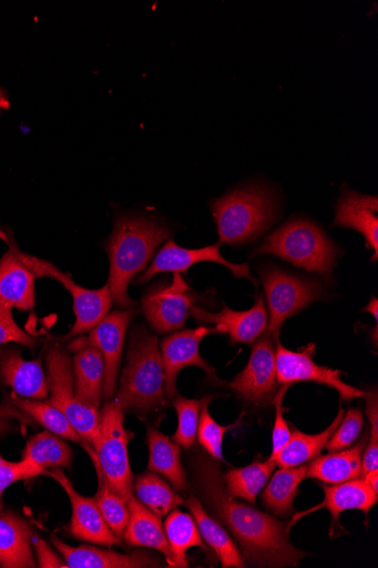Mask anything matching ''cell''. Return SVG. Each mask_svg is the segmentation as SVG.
Masks as SVG:
<instances>
[{
	"mask_svg": "<svg viewBox=\"0 0 378 568\" xmlns=\"http://www.w3.org/2000/svg\"><path fill=\"white\" fill-rule=\"evenodd\" d=\"M366 445L367 436H364L354 446L315 457L307 466L306 478L327 485H338L360 478Z\"/></svg>",
	"mask_w": 378,
	"mask_h": 568,
	"instance_id": "23",
	"label": "cell"
},
{
	"mask_svg": "<svg viewBox=\"0 0 378 568\" xmlns=\"http://www.w3.org/2000/svg\"><path fill=\"white\" fill-rule=\"evenodd\" d=\"M324 490V500L293 516L288 523L289 530L305 516L319 509H328L333 516L331 537L337 530H344L340 526V515L343 511L358 509L365 514L376 505L378 494L375 493L362 478H357L338 485L320 484Z\"/></svg>",
	"mask_w": 378,
	"mask_h": 568,
	"instance_id": "18",
	"label": "cell"
},
{
	"mask_svg": "<svg viewBox=\"0 0 378 568\" xmlns=\"http://www.w3.org/2000/svg\"><path fill=\"white\" fill-rule=\"evenodd\" d=\"M280 387H282V389L279 392H277V394L273 400V403L276 406V422H275L274 435H273V439H274L273 440L274 442L273 454L269 457H272L275 460L278 457V455L282 453V450L285 448V446L288 444V442L292 437L290 427L288 426L287 420L285 419V416H284V413L286 410L284 408V398H285V395H286L287 390L289 389V387H287V386H280Z\"/></svg>",
	"mask_w": 378,
	"mask_h": 568,
	"instance_id": "42",
	"label": "cell"
},
{
	"mask_svg": "<svg viewBox=\"0 0 378 568\" xmlns=\"http://www.w3.org/2000/svg\"><path fill=\"white\" fill-rule=\"evenodd\" d=\"M334 226L351 229L364 235L367 246L378 256V199L347 190L336 206Z\"/></svg>",
	"mask_w": 378,
	"mask_h": 568,
	"instance_id": "21",
	"label": "cell"
},
{
	"mask_svg": "<svg viewBox=\"0 0 378 568\" xmlns=\"http://www.w3.org/2000/svg\"><path fill=\"white\" fill-rule=\"evenodd\" d=\"M24 426L33 427V420L14 405L10 396L7 397L0 403V437L19 433Z\"/></svg>",
	"mask_w": 378,
	"mask_h": 568,
	"instance_id": "43",
	"label": "cell"
},
{
	"mask_svg": "<svg viewBox=\"0 0 378 568\" xmlns=\"http://www.w3.org/2000/svg\"><path fill=\"white\" fill-rule=\"evenodd\" d=\"M31 545L37 554V566L42 568L61 567L69 568L64 558L55 552L49 545L39 537L31 535Z\"/></svg>",
	"mask_w": 378,
	"mask_h": 568,
	"instance_id": "44",
	"label": "cell"
},
{
	"mask_svg": "<svg viewBox=\"0 0 378 568\" xmlns=\"http://www.w3.org/2000/svg\"><path fill=\"white\" fill-rule=\"evenodd\" d=\"M217 462L195 453L192 458L193 484L212 518L226 527L238 542L246 566H298L308 554L292 544L288 523L231 496Z\"/></svg>",
	"mask_w": 378,
	"mask_h": 568,
	"instance_id": "1",
	"label": "cell"
},
{
	"mask_svg": "<svg viewBox=\"0 0 378 568\" xmlns=\"http://www.w3.org/2000/svg\"><path fill=\"white\" fill-rule=\"evenodd\" d=\"M150 458L147 469L164 476L177 491L187 490V474L182 463L181 446L168 436L149 427L146 433Z\"/></svg>",
	"mask_w": 378,
	"mask_h": 568,
	"instance_id": "26",
	"label": "cell"
},
{
	"mask_svg": "<svg viewBox=\"0 0 378 568\" xmlns=\"http://www.w3.org/2000/svg\"><path fill=\"white\" fill-rule=\"evenodd\" d=\"M10 397L14 405L27 413L34 423L41 425L52 434L82 446L89 454L91 460L96 457L94 450L78 434L62 410L52 406L47 400L22 398L14 393L11 394Z\"/></svg>",
	"mask_w": 378,
	"mask_h": 568,
	"instance_id": "30",
	"label": "cell"
},
{
	"mask_svg": "<svg viewBox=\"0 0 378 568\" xmlns=\"http://www.w3.org/2000/svg\"><path fill=\"white\" fill-rule=\"evenodd\" d=\"M10 108H11V102L8 97V92L6 89L0 87V115H2L3 112L10 110Z\"/></svg>",
	"mask_w": 378,
	"mask_h": 568,
	"instance_id": "48",
	"label": "cell"
},
{
	"mask_svg": "<svg viewBox=\"0 0 378 568\" xmlns=\"http://www.w3.org/2000/svg\"><path fill=\"white\" fill-rule=\"evenodd\" d=\"M99 413L98 434L93 443L96 457L92 463L108 485L127 501L134 494V477L129 456L125 412L114 400H108Z\"/></svg>",
	"mask_w": 378,
	"mask_h": 568,
	"instance_id": "6",
	"label": "cell"
},
{
	"mask_svg": "<svg viewBox=\"0 0 378 568\" xmlns=\"http://www.w3.org/2000/svg\"><path fill=\"white\" fill-rule=\"evenodd\" d=\"M185 504L196 523L202 539L217 555L223 567H246L243 555L234 540L224 527L207 514L202 501L195 496H191Z\"/></svg>",
	"mask_w": 378,
	"mask_h": 568,
	"instance_id": "28",
	"label": "cell"
},
{
	"mask_svg": "<svg viewBox=\"0 0 378 568\" xmlns=\"http://www.w3.org/2000/svg\"><path fill=\"white\" fill-rule=\"evenodd\" d=\"M200 263H215L221 264L228 268L237 278H246L251 281L256 287L257 282L251 276V271L247 264L235 265L225 260L221 253V244H213L202 248H185L178 246L173 240H170L157 252L154 261L136 281V285L147 283L157 274L162 273H178L187 274V271Z\"/></svg>",
	"mask_w": 378,
	"mask_h": 568,
	"instance_id": "15",
	"label": "cell"
},
{
	"mask_svg": "<svg viewBox=\"0 0 378 568\" xmlns=\"http://www.w3.org/2000/svg\"><path fill=\"white\" fill-rule=\"evenodd\" d=\"M45 373L49 385V397L45 400L64 413L78 434L94 450L100 409L85 406L78 399L72 357L67 348L53 345L47 351Z\"/></svg>",
	"mask_w": 378,
	"mask_h": 568,
	"instance_id": "7",
	"label": "cell"
},
{
	"mask_svg": "<svg viewBox=\"0 0 378 568\" xmlns=\"http://www.w3.org/2000/svg\"><path fill=\"white\" fill-rule=\"evenodd\" d=\"M366 313H369L374 316L375 321H378V303L377 298H371L367 307L365 308Z\"/></svg>",
	"mask_w": 378,
	"mask_h": 568,
	"instance_id": "49",
	"label": "cell"
},
{
	"mask_svg": "<svg viewBox=\"0 0 378 568\" xmlns=\"http://www.w3.org/2000/svg\"><path fill=\"white\" fill-rule=\"evenodd\" d=\"M43 471L27 459L10 462L0 454V515L6 514L3 505L4 491L16 483L42 476Z\"/></svg>",
	"mask_w": 378,
	"mask_h": 568,
	"instance_id": "39",
	"label": "cell"
},
{
	"mask_svg": "<svg viewBox=\"0 0 378 568\" xmlns=\"http://www.w3.org/2000/svg\"><path fill=\"white\" fill-rule=\"evenodd\" d=\"M22 459L42 470H71L74 452L64 438L45 430L29 438Z\"/></svg>",
	"mask_w": 378,
	"mask_h": 568,
	"instance_id": "31",
	"label": "cell"
},
{
	"mask_svg": "<svg viewBox=\"0 0 378 568\" xmlns=\"http://www.w3.org/2000/svg\"><path fill=\"white\" fill-rule=\"evenodd\" d=\"M277 468V462L269 457L264 462L255 460L249 466L229 470L223 476L228 494L255 505Z\"/></svg>",
	"mask_w": 378,
	"mask_h": 568,
	"instance_id": "34",
	"label": "cell"
},
{
	"mask_svg": "<svg viewBox=\"0 0 378 568\" xmlns=\"http://www.w3.org/2000/svg\"><path fill=\"white\" fill-rule=\"evenodd\" d=\"M130 521L123 540L132 547L151 548L164 555L168 566L172 560L170 544L161 519L133 494L127 500Z\"/></svg>",
	"mask_w": 378,
	"mask_h": 568,
	"instance_id": "24",
	"label": "cell"
},
{
	"mask_svg": "<svg viewBox=\"0 0 378 568\" xmlns=\"http://www.w3.org/2000/svg\"><path fill=\"white\" fill-rule=\"evenodd\" d=\"M0 236H3L6 241L8 240V237L2 232H0Z\"/></svg>",
	"mask_w": 378,
	"mask_h": 568,
	"instance_id": "50",
	"label": "cell"
},
{
	"mask_svg": "<svg viewBox=\"0 0 378 568\" xmlns=\"http://www.w3.org/2000/svg\"><path fill=\"white\" fill-rule=\"evenodd\" d=\"M51 542L67 561L70 568H139L160 567L149 554L135 551L124 555L115 550L100 549L91 546L72 547L58 536L51 537Z\"/></svg>",
	"mask_w": 378,
	"mask_h": 568,
	"instance_id": "22",
	"label": "cell"
},
{
	"mask_svg": "<svg viewBox=\"0 0 378 568\" xmlns=\"http://www.w3.org/2000/svg\"><path fill=\"white\" fill-rule=\"evenodd\" d=\"M365 426L364 413L359 408H350L327 445L330 453L353 446L359 438Z\"/></svg>",
	"mask_w": 378,
	"mask_h": 568,
	"instance_id": "40",
	"label": "cell"
},
{
	"mask_svg": "<svg viewBox=\"0 0 378 568\" xmlns=\"http://www.w3.org/2000/svg\"><path fill=\"white\" fill-rule=\"evenodd\" d=\"M345 413V409L340 408L333 425L317 435H306L298 429H294L288 444L276 458L277 466L280 468H296L317 457L321 450L327 448L328 443L341 424Z\"/></svg>",
	"mask_w": 378,
	"mask_h": 568,
	"instance_id": "32",
	"label": "cell"
},
{
	"mask_svg": "<svg viewBox=\"0 0 378 568\" xmlns=\"http://www.w3.org/2000/svg\"><path fill=\"white\" fill-rule=\"evenodd\" d=\"M204 400L205 398L200 400L188 399L181 395L171 400L178 416V428L172 439L185 449L193 448L195 444L200 413Z\"/></svg>",
	"mask_w": 378,
	"mask_h": 568,
	"instance_id": "38",
	"label": "cell"
},
{
	"mask_svg": "<svg viewBox=\"0 0 378 568\" xmlns=\"http://www.w3.org/2000/svg\"><path fill=\"white\" fill-rule=\"evenodd\" d=\"M9 251L0 260V304L29 312L35 304V276L25 265L13 236Z\"/></svg>",
	"mask_w": 378,
	"mask_h": 568,
	"instance_id": "19",
	"label": "cell"
},
{
	"mask_svg": "<svg viewBox=\"0 0 378 568\" xmlns=\"http://www.w3.org/2000/svg\"><path fill=\"white\" fill-rule=\"evenodd\" d=\"M173 236L172 231L147 216L121 215L104 250L110 257L108 287L113 301L122 308L136 303L129 295L132 280L147 267L156 248Z\"/></svg>",
	"mask_w": 378,
	"mask_h": 568,
	"instance_id": "2",
	"label": "cell"
},
{
	"mask_svg": "<svg viewBox=\"0 0 378 568\" xmlns=\"http://www.w3.org/2000/svg\"><path fill=\"white\" fill-rule=\"evenodd\" d=\"M247 367L231 383L232 389L246 402L265 405L278 390L276 348L267 333L254 342Z\"/></svg>",
	"mask_w": 378,
	"mask_h": 568,
	"instance_id": "14",
	"label": "cell"
},
{
	"mask_svg": "<svg viewBox=\"0 0 378 568\" xmlns=\"http://www.w3.org/2000/svg\"><path fill=\"white\" fill-rule=\"evenodd\" d=\"M136 315L135 310L112 313L88 337L78 339L70 346L75 352L85 346H93L101 352L104 359L103 398L106 402L116 394L127 329Z\"/></svg>",
	"mask_w": 378,
	"mask_h": 568,
	"instance_id": "11",
	"label": "cell"
},
{
	"mask_svg": "<svg viewBox=\"0 0 378 568\" xmlns=\"http://www.w3.org/2000/svg\"><path fill=\"white\" fill-rule=\"evenodd\" d=\"M198 300L182 274L174 273L171 284L156 283L144 294L143 313L154 332L170 334L185 326L191 308Z\"/></svg>",
	"mask_w": 378,
	"mask_h": 568,
	"instance_id": "10",
	"label": "cell"
},
{
	"mask_svg": "<svg viewBox=\"0 0 378 568\" xmlns=\"http://www.w3.org/2000/svg\"><path fill=\"white\" fill-rule=\"evenodd\" d=\"M31 530L14 513L0 515V566L37 567L31 545Z\"/></svg>",
	"mask_w": 378,
	"mask_h": 568,
	"instance_id": "27",
	"label": "cell"
},
{
	"mask_svg": "<svg viewBox=\"0 0 378 568\" xmlns=\"http://www.w3.org/2000/svg\"><path fill=\"white\" fill-rule=\"evenodd\" d=\"M222 243L244 245L258 239L278 219L275 195L262 185H249L211 203Z\"/></svg>",
	"mask_w": 378,
	"mask_h": 568,
	"instance_id": "5",
	"label": "cell"
},
{
	"mask_svg": "<svg viewBox=\"0 0 378 568\" xmlns=\"http://www.w3.org/2000/svg\"><path fill=\"white\" fill-rule=\"evenodd\" d=\"M259 275L272 316L266 331L274 341L279 339L288 318L303 312L314 301L327 296L318 281L294 276L276 266H265Z\"/></svg>",
	"mask_w": 378,
	"mask_h": 568,
	"instance_id": "8",
	"label": "cell"
},
{
	"mask_svg": "<svg viewBox=\"0 0 378 568\" xmlns=\"http://www.w3.org/2000/svg\"><path fill=\"white\" fill-rule=\"evenodd\" d=\"M42 476L58 481L67 491L72 505L70 527L72 536L79 540L104 547L121 545L122 540L105 524L94 497H84L79 494L63 469L44 470Z\"/></svg>",
	"mask_w": 378,
	"mask_h": 568,
	"instance_id": "16",
	"label": "cell"
},
{
	"mask_svg": "<svg viewBox=\"0 0 378 568\" xmlns=\"http://www.w3.org/2000/svg\"><path fill=\"white\" fill-rule=\"evenodd\" d=\"M272 254L335 284L334 270L343 251L314 222L295 219L269 234L251 256Z\"/></svg>",
	"mask_w": 378,
	"mask_h": 568,
	"instance_id": "4",
	"label": "cell"
},
{
	"mask_svg": "<svg viewBox=\"0 0 378 568\" xmlns=\"http://www.w3.org/2000/svg\"><path fill=\"white\" fill-rule=\"evenodd\" d=\"M74 389L78 399L85 406L100 409L103 398L104 359L93 346H85L72 358Z\"/></svg>",
	"mask_w": 378,
	"mask_h": 568,
	"instance_id": "25",
	"label": "cell"
},
{
	"mask_svg": "<svg viewBox=\"0 0 378 568\" xmlns=\"http://www.w3.org/2000/svg\"><path fill=\"white\" fill-rule=\"evenodd\" d=\"M25 265L35 278H51L61 283L73 297L76 322L67 338L90 333L111 313L113 296L108 285L100 290H88L78 285L70 274L55 265L20 251Z\"/></svg>",
	"mask_w": 378,
	"mask_h": 568,
	"instance_id": "9",
	"label": "cell"
},
{
	"mask_svg": "<svg viewBox=\"0 0 378 568\" xmlns=\"http://www.w3.org/2000/svg\"><path fill=\"white\" fill-rule=\"evenodd\" d=\"M365 483L378 494V470L368 473L362 477Z\"/></svg>",
	"mask_w": 378,
	"mask_h": 568,
	"instance_id": "47",
	"label": "cell"
},
{
	"mask_svg": "<svg viewBox=\"0 0 378 568\" xmlns=\"http://www.w3.org/2000/svg\"><path fill=\"white\" fill-rule=\"evenodd\" d=\"M315 344H309L302 352L287 349L278 342L276 349L277 379L279 386L292 387L297 383L311 382L336 389L341 402L362 398L366 392L346 384L339 371L320 367L313 361Z\"/></svg>",
	"mask_w": 378,
	"mask_h": 568,
	"instance_id": "12",
	"label": "cell"
},
{
	"mask_svg": "<svg viewBox=\"0 0 378 568\" xmlns=\"http://www.w3.org/2000/svg\"><path fill=\"white\" fill-rule=\"evenodd\" d=\"M133 491L136 498L160 519L166 518L172 510L185 503L166 480L151 471L140 475L134 480Z\"/></svg>",
	"mask_w": 378,
	"mask_h": 568,
	"instance_id": "35",
	"label": "cell"
},
{
	"mask_svg": "<svg viewBox=\"0 0 378 568\" xmlns=\"http://www.w3.org/2000/svg\"><path fill=\"white\" fill-rule=\"evenodd\" d=\"M95 471L99 480V489L94 497L95 503L108 527L119 539L123 540L130 521L129 504L108 485L100 470Z\"/></svg>",
	"mask_w": 378,
	"mask_h": 568,
	"instance_id": "36",
	"label": "cell"
},
{
	"mask_svg": "<svg viewBox=\"0 0 378 568\" xmlns=\"http://www.w3.org/2000/svg\"><path fill=\"white\" fill-rule=\"evenodd\" d=\"M307 466L280 468L263 489L262 503L275 516L287 519L293 516L294 503L299 494V485L306 479Z\"/></svg>",
	"mask_w": 378,
	"mask_h": 568,
	"instance_id": "29",
	"label": "cell"
},
{
	"mask_svg": "<svg viewBox=\"0 0 378 568\" xmlns=\"http://www.w3.org/2000/svg\"><path fill=\"white\" fill-rule=\"evenodd\" d=\"M191 316L201 324L214 325L218 334H228L232 344L254 343L267 329V312L263 297L246 312H234L225 305L223 312L212 314L193 305Z\"/></svg>",
	"mask_w": 378,
	"mask_h": 568,
	"instance_id": "17",
	"label": "cell"
},
{
	"mask_svg": "<svg viewBox=\"0 0 378 568\" xmlns=\"http://www.w3.org/2000/svg\"><path fill=\"white\" fill-rule=\"evenodd\" d=\"M376 470H378V440L370 438L362 454L361 477Z\"/></svg>",
	"mask_w": 378,
	"mask_h": 568,
	"instance_id": "46",
	"label": "cell"
},
{
	"mask_svg": "<svg viewBox=\"0 0 378 568\" xmlns=\"http://www.w3.org/2000/svg\"><path fill=\"white\" fill-rule=\"evenodd\" d=\"M114 402L125 412L146 418L167 405L165 371L157 338L135 326L130 335L126 365Z\"/></svg>",
	"mask_w": 378,
	"mask_h": 568,
	"instance_id": "3",
	"label": "cell"
},
{
	"mask_svg": "<svg viewBox=\"0 0 378 568\" xmlns=\"http://www.w3.org/2000/svg\"><path fill=\"white\" fill-rule=\"evenodd\" d=\"M212 334H218L215 327H198L176 332L162 339L160 352L165 371V395L170 402L178 396L177 377L188 367L200 368L210 379L224 384L217 372L200 354L201 342Z\"/></svg>",
	"mask_w": 378,
	"mask_h": 568,
	"instance_id": "13",
	"label": "cell"
},
{
	"mask_svg": "<svg viewBox=\"0 0 378 568\" xmlns=\"http://www.w3.org/2000/svg\"><path fill=\"white\" fill-rule=\"evenodd\" d=\"M0 381L22 398L45 400L47 375L40 359L27 361L16 347L0 348Z\"/></svg>",
	"mask_w": 378,
	"mask_h": 568,
	"instance_id": "20",
	"label": "cell"
},
{
	"mask_svg": "<svg viewBox=\"0 0 378 568\" xmlns=\"http://www.w3.org/2000/svg\"><path fill=\"white\" fill-rule=\"evenodd\" d=\"M17 343L31 349L38 346V338L24 332L14 321L12 307L0 304V345Z\"/></svg>",
	"mask_w": 378,
	"mask_h": 568,
	"instance_id": "41",
	"label": "cell"
},
{
	"mask_svg": "<svg viewBox=\"0 0 378 568\" xmlns=\"http://www.w3.org/2000/svg\"><path fill=\"white\" fill-rule=\"evenodd\" d=\"M172 560L170 567H188L187 551L194 547L205 549L204 541L191 514L172 510L165 521Z\"/></svg>",
	"mask_w": 378,
	"mask_h": 568,
	"instance_id": "33",
	"label": "cell"
},
{
	"mask_svg": "<svg viewBox=\"0 0 378 568\" xmlns=\"http://www.w3.org/2000/svg\"><path fill=\"white\" fill-rule=\"evenodd\" d=\"M364 398L366 399L367 417L371 426L370 438L378 440V397L376 389L366 393Z\"/></svg>",
	"mask_w": 378,
	"mask_h": 568,
	"instance_id": "45",
	"label": "cell"
},
{
	"mask_svg": "<svg viewBox=\"0 0 378 568\" xmlns=\"http://www.w3.org/2000/svg\"><path fill=\"white\" fill-rule=\"evenodd\" d=\"M214 396L205 397V400L202 405L198 427H197V439L198 444L202 448L215 460H224V438L225 435L235 429L238 426V423L229 426L223 427L219 424L215 423V420L210 415L208 405Z\"/></svg>",
	"mask_w": 378,
	"mask_h": 568,
	"instance_id": "37",
	"label": "cell"
}]
</instances>
